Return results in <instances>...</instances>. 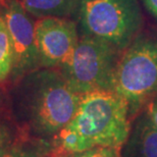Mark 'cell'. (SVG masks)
<instances>
[{"label": "cell", "mask_w": 157, "mask_h": 157, "mask_svg": "<svg viewBox=\"0 0 157 157\" xmlns=\"http://www.w3.org/2000/svg\"><path fill=\"white\" fill-rule=\"evenodd\" d=\"M15 84L14 115L34 139L49 141L76 114L82 95L71 89L59 70L39 68Z\"/></svg>", "instance_id": "cell-1"}, {"label": "cell", "mask_w": 157, "mask_h": 157, "mask_svg": "<svg viewBox=\"0 0 157 157\" xmlns=\"http://www.w3.org/2000/svg\"><path fill=\"white\" fill-rule=\"evenodd\" d=\"M132 118L125 100L115 91H93L81 96L73 119L67 124L87 148H121L130 135Z\"/></svg>", "instance_id": "cell-2"}, {"label": "cell", "mask_w": 157, "mask_h": 157, "mask_svg": "<svg viewBox=\"0 0 157 157\" xmlns=\"http://www.w3.org/2000/svg\"><path fill=\"white\" fill-rule=\"evenodd\" d=\"M114 91L125 100L133 121L157 94V36L138 35L122 51L114 77Z\"/></svg>", "instance_id": "cell-3"}, {"label": "cell", "mask_w": 157, "mask_h": 157, "mask_svg": "<svg viewBox=\"0 0 157 157\" xmlns=\"http://www.w3.org/2000/svg\"><path fill=\"white\" fill-rule=\"evenodd\" d=\"M81 36L107 42L124 51L139 35L143 23L138 0H80Z\"/></svg>", "instance_id": "cell-4"}, {"label": "cell", "mask_w": 157, "mask_h": 157, "mask_svg": "<svg viewBox=\"0 0 157 157\" xmlns=\"http://www.w3.org/2000/svg\"><path fill=\"white\" fill-rule=\"evenodd\" d=\"M121 53L107 42L81 36L58 70L71 89L81 95L93 91H114L115 71Z\"/></svg>", "instance_id": "cell-5"}, {"label": "cell", "mask_w": 157, "mask_h": 157, "mask_svg": "<svg viewBox=\"0 0 157 157\" xmlns=\"http://www.w3.org/2000/svg\"><path fill=\"white\" fill-rule=\"evenodd\" d=\"M13 49L11 80H18L32 71L39 70V55L35 40V24L25 10L21 0H10L4 11Z\"/></svg>", "instance_id": "cell-6"}, {"label": "cell", "mask_w": 157, "mask_h": 157, "mask_svg": "<svg viewBox=\"0 0 157 157\" xmlns=\"http://www.w3.org/2000/svg\"><path fill=\"white\" fill-rule=\"evenodd\" d=\"M80 39L77 24L67 17H42L35 23L40 68H55L74 51Z\"/></svg>", "instance_id": "cell-7"}, {"label": "cell", "mask_w": 157, "mask_h": 157, "mask_svg": "<svg viewBox=\"0 0 157 157\" xmlns=\"http://www.w3.org/2000/svg\"><path fill=\"white\" fill-rule=\"evenodd\" d=\"M121 157H157V128L142 110L132 121L130 135L121 148Z\"/></svg>", "instance_id": "cell-8"}, {"label": "cell", "mask_w": 157, "mask_h": 157, "mask_svg": "<svg viewBox=\"0 0 157 157\" xmlns=\"http://www.w3.org/2000/svg\"><path fill=\"white\" fill-rule=\"evenodd\" d=\"M25 10L36 17H68L77 14L80 0H21Z\"/></svg>", "instance_id": "cell-9"}, {"label": "cell", "mask_w": 157, "mask_h": 157, "mask_svg": "<svg viewBox=\"0 0 157 157\" xmlns=\"http://www.w3.org/2000/svg\"><path fill=\"white\" fill-rule=\"evenodd\" d=\"M49 141H18L7 149L0 151V157H50Z\"/></svg>", "instance_id": "cell-10"}, {"label": "cell", "mask_w": 157, "mask_h": 157, "mask_svg": "<svg viewBox=\"0 0 157 157\" xmlns=\"http://www.w3.org/2000/svg\"><path fill=\"white\" fill-rule=\"evenodd\" d=\"M13 63V49L7 25L0 15V81L6 80L11 74Z\"/></svg>", "instance_id": "cell-11"}, {"label": "cell", "mask_w": 157, "mask_h": 157, "mask_svg": "<svg viewBox=\"0 0 157 157\" xmlns=\"http://www.w3.org/2000/svg\"><path fill=\"white\" fill-rule=\"evenodd\" d=\"M71 157H121V148L105 146H95L93 148L77 153Z\"/></svg>", "instance_id": "cell-12"}, {"label": "cell", "mask_w": 157, "mask_h": 157, "mask_svg": "<svg viewBox=\"0 0 157 157\" xmlns=\"http://www.w3.org/2000/svg\"><path fill=\"white\" fill-rule=\"evenodd\" d=\"M15 142L14 132L5 122H0V151L7 149Z\"/></svg>", "instance_id": "cell-13"}, {"label": "cell", "mask_w": 157, "mask_h": 157, "mask_svg": "<svg viewBox=\"0 0 157 157\" xmlns=\"http://www.w3.org/2000/svg\"><path fill=\"white\" fill-rule=\"evenodd\" d=\"M142 110L146 112V114L148 115L150 121H152V124L157 128V94L151 97L146 102V104L144 105V108Z\"/></svg>", "instance_id": "cell-14"}, {"label": "cell", "mask_w": 157, "mask_h": 157, "mask_svg": "<svg viewBox=\"0 0 157 157\" xmlns=\"http://www.w3.org/2000/svg\"><path fill=\"white\" fill-rule=\"evenodd\" d=\"M142 2L147 10L157 20V0H142Z\"/></svg>", "instance_id": "cell-15"}, {"label": "cell", "mask_w": 157, "mask_h": 157, "mask_svg": "<svg viewBox=\"0 0 157 157\" xmlns=\"http://www.w3.org/2000/svg\"><path fill=\"white\" fill-rule=\"evenodd\" d=\"M1 101H2V97H1V93H0V104H1Z\"/></svg>", "instance_id": "cell-16"}]
</instances>
